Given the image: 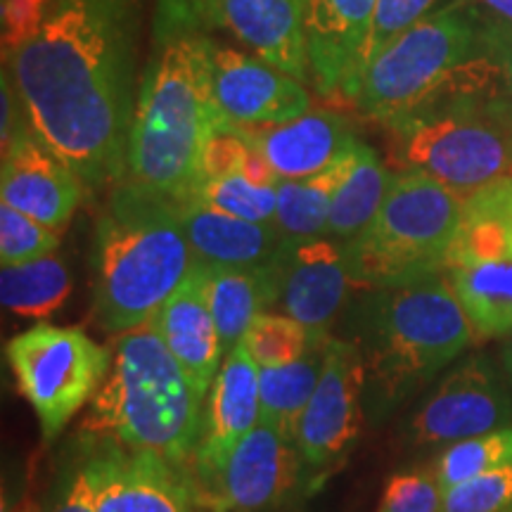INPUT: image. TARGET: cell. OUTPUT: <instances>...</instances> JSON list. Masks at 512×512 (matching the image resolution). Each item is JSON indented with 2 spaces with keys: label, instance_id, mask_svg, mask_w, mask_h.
I'll use <instances>...</instances> for the list:
<instances>
[{
  "label": "cell",
  "instance_id": "obj_2",
  "mask_svg": "<svg viewBox=\"0 0 512 512\" xmlns=\"http://www.w3.org/2000/svg\"><path fill=\"white\" fill-rule=\"evenodd\" d=\"M394 157L458 195L512 178V110L503 67L489 53L458 69L439 91L387 121Z\"/></svg>",
  "mask_w": 512,
  "mask_h": 512
},
{
  "label": "cell",
  "instance_id": "obj_37",
  "mask_svg": "<svg viewBox=\"0 0 512 512\" xmlns=\"http://www.w3.org/2000/svg\"><path fill=\"white\" fill-rule=\"evenodd\" d=\"M100 444L86 439V451L64 472L48 512H98Z\"/></svg>",
  "mask_w": 512,
  "mask_h": 512
},
{
  "label": "cell",
  "instance_id": "obj_18",
  "mask_svg": "<svg viewBox=\"0 0 512 512\" xmlns=\"http://www.w3.org/2000/svg\"><path fill=\"white\" fill-rule=\"evenodd\" d=\"M207 29H226L280 72L311 81L306 0H209Z\"/></svg>",
  "mask_w": 512,
  "mask_h": 512
},
{
  "label": "cell",
  "instance_id": "obj_5",
  "mask_svg": "<svg viewBox=\"0 0 512 512\" xmlns=\"http://www.w3.org/2000/svg\"><path fill=\"white\" fill-rule=\"evenodd\" d=\"M195 266L174 202L119 183L95 223L93 309L110 335L157 316Z\"/></svg>",
  "mask_w": 512,
  "mask_h": 512
},
{
  "label": "cell",
  "instance_id": "obj_16",
  "mask_svg": "<svg viewBox=\"0 0 512 512\" xmlns=\"http://www.w3.org/2000/svg\"><path fill=\"white\" fill-rule=\"evenodd\" d=\"M83 183L76 171L36 136L22 133L0 164V202L43 226L62 230L79 209Z\"/></svg>",
  "mask_w": 512,
  "mask_h": 512
},
{
  "label": "cell",
  "instance_id": "obj_10",
  "mask_svg": "<svg viewBox=\"0 0 512 512\" xmlns=\"http://www.w3.org/2000/svg\"><path fill=\"white\" fill-rule=\"evenodd\" d=\"M366 415V363L354 339L332 337L318 387L299 420L294 444L304 463L306 496L347 463Z\"/></svg>",
  "mask_w": 512,
  "mask_h": 512
},
{
  "label": "cell",
  "instance_id": "obj_24",
  "mask_svg": "<svg viewBox=\"0 0 512 512\" xmlns=\"http://www.w3.org/2000/svg\"><path fill=\"white\" fill-rule=\"evenodd\" d=\"M448 283L456 292L475 337L512 335V252L451 266Z\"/></svg>",
  "mask_w": 512,
  "mask_h": 512
},
{
  "label": "cell",
  "instance_id": "obj_41",
  "mask_svg": "<svg viewBox=\"0 0 512 512\" xmlns=\"http://www.w3.org/2000/svg\"><path fill=\"white\" fill-rule=\"evenodd\" d=\"M472 5H479V8L489 10L494 19H501V22L512 24V0H470Z\"/></svg>",
  "mask_w": 512,
  "mask_h": 512
},
{
  "label": "cell",
  "instance_id": "obj_3",
  "mask_svg": "<svg viewBox=\"0 0 512 512\" xmlns=\"http://www.w3.org/2000/svg\"><path fill=\"white\" fill-rule=\"evenodd\" d=\"M354 342L366 363V411L389 418L475 339L444 273L368 290L354 313Z\"/></svg>",
  "mask_w": 512,
  "mask_h": 512
},
{
  "label": "cell",
  "instance_id": "obj_21",
  "mask_svg": "<svg viewBox=\"0 0 512 512\" xmlns=\"http://www.w3.org/2000/svg\"><path fill=\"white\" fill-rule=\"evenodd\" d=\"M247 128L280 183L316 176L361 143L349 121L335 112H306L287 124Z\"/></svg>",
  "mask_w": 512,
  "mask_h": 512
},
{
  "label": "cell",
  "instance_id": "obj_23",
  "mask_svg": "<svg viewBox=\"0 0 512 512\" xmlns=\"http://www.w3.org/2000/svg\"><path fill=\"white\" fill-rule=\"evenodd\" d=\"M209 306L219 328L223 351H233L245 339L259 313L278 302L275 261L261 268H207Z\"/></svg>",
  "mask_w": 512,
  "mask_h": 512
},
{
  "label": "cell",
  "instance_id": "obj_11",
  "mask_svg": "<svg viewBox=\"0 0 512 512\" xmlns=\"http://www.w3.org/2000/svg\"><path fill=\"white\" fill-rule=\"evenodd\" d=\"M195 505L214 512H275L306 494L304 463L290 437L261 420L207 482L192 486Z\"/></svg>",
  "mask_w": 512,
  "mask_h": 512
},
{
  "label": "cell",
  "instance_id": "obj_33",
  "mask_svg": "<svg viewBox=\"0 0 512 512\" xmlns=\"http://www.w3.org/2000/svg\"><path fill=\"white\" fill-rule=\"evenodd\" d=\"M57 247H60L57 230L0 202V264H27L41 256L55 254Z\"/></svg>",
  "mask_w": 512,
  "mask_h": 512
},
{
  "label": "cell",
  "instance_id": "obj_39",
  "mask_svg": "<svg viewBox=\"0 0 512 512\" xmlns=\"http://www.w3.org/2000/svg\"><path fill=\"white\" fill-rule=\"evenodd\" d=\"M55 0H0V24H3V53H15L46 24Z\"/></svg>",
  "mask_w": 512,
  "mask_h": 512
},
{
  "label": "cell",
  "instance_id": "obj_15",
  "mask_svg": "<svg viewBox=\"0 0 512 512\" xmlns=\"http://www.w3.org/2000/svg\"><path fill=\"white\" fill-rule=\"evenodd\" d=\"M261 422L259 366L240 342L223 358V366L204 399L202 432L190 460V484L214 475L235 446Z\"/></svg>",
  "mask_w": 512,
  "mask_h": 512
},
{
  "label": "cell",
  "instance_id": "obj_40",
  "mask_svg": "<svg viewBox=\"0 0 512 512\" xmlns=\"http://www.w3.org/2000/svg\"><path fill=\"white\" fill-rule=\"evenodd\" d=\"M484 48L503 67L512 110V24L484 17Z\"/></svg>",
  "mask_w": 512,
  "mask_h": 512
},
{
  "label": "cell",
  "instance_id": "obj_36",
  "mask_svg": "<svg viewBox=\"0 0 512 512\" xmlns=\"http://www.w3.org/2000/svg\"><path fill=\"white\" fill-rule=\"evenodd\" d=\"M377 512H444V489L434 467L396 472L384 486Z\"/></svg>",
  "mask_w": 512,
  "mask_h": 512
},
{
  "label": "cell",
  "instance_id": "obj_7",
  "mask_svg": "<svg viewBox=\"0 0 512 512\" xmlns=\"http://www.w3.org/2000/svg\"><path fill=\"white\" fill-rule=\"evenodd\" d=\"M463 209L465 197L430 176H394L375 221L344 242L354 285L377 290L444 273Z\"/></svg>",
  "mask_w": 512,
  "mask_h": 512
},
{
  "label": "cell",
  "instance_id": "obj_32",
  "mask_svg": "<svg viewBox=\"0 0 512 512\" xmlns=\"http://www.w3.org/2000/svg\"><path fill=\"white\" fill-rule=\"evenodd\" d=\"M441 0H375L373 15H370V27L366 34V43L361 50V79L370 67V62L389 48L396 38H401L408 29L420 24L422 19L430 17L444 5ZM361 88V83H358Z\"/></svg>",
  "mask_w": 512,
  "mask_h": 512
},
{
  "label": "cell",
  "instance_id": "obj_27",
  "mask_svg": "<svg viewBox=\"0 0 512 512\" xmlns=\"http://www.w3.org/2000/svg\"><path fill=\"white\" fill-rule=\"evenodd\" d=\"M356 150L316 176L299 178V181H283L278 185V211H275L273 223L285 238L309 240L328 235L332 200H335L337 188L351 169Z\"/></svg>",
  "mask_w": 512,
  "mask_h": 512
},
{
  "label": "cell",
  "instance_id": "obj_14",
  "mask_svg": "<svg viewBox=\"0 0 512 512\" xmlns=\"http://www.w3.org/2000/svg\"><path fill=\"white\" fill-rule=\"evenodd\" d=\"M211 86L219 112L238 126L287 124L311 112L304 81L235 48L214 46Z\"/></svg>",
  "mask_w": 512,
  "mask_h": 512
},
{
  "label": "cell",
  "instance_id": "obj_6",
  "mask_svg": "<svg viewBox=\"0 0 512 512\" xmlns=\"http://www.w3.org/2000/svg\"><path fill=\"white\" fill-rule=\"evenodd\" d=\"M204 396L145 323L114 337L112 368L93 396L81 432L126 451L157 453L188 472L202 432Z\"/></svg>",
  "mask_w": 512,
  "mask_h": 512
},
{
  "label": "cell",
  "instance_id": "obj_1",
  "mask_svg": "<svg viewBox=\"0 0 512 512\" xmlns=\"http://www.w3.org/2000/svg\"><path fill=\"white\" fill-rule=\"evenodd\" d=\"M131 0H55L41 29L5 57L36 136L88 188L126 176L131 133Z\"/></svg>",
  "mask_w": 512,
  "mask_h": 512
},
{
  "label": "cell",
  "instance_id": "obj_19",
  "mask_svg": "<svg viewBox=\"0 0 512 512\" xmlns=\"http://www.w3.org/2000/svg\"><path fill=\"white\" fill-rule=\"evenodd\" d=\"M100 444L98 512H190L195 494L188 472L157 453Z\"/></svg>",
  "mask_w": 512,
  "mask_h": 512
},
{
  "label": "cell",
  "instance_id": "obj_28",
  "mask_svg": "<svg viewBox=\"0 0 512 512\" xmlns=\"http://www.w3.org/2000/svg\"><path fill=\"white\" fill-rule=\"evenodd\" d=\"M69 292L72 273L57 252L27 264L3 266L0 271L3 306L22 318L46 320L67 302Z\"/></svg>",
  "mask_w": 512,
  "mask_h": 512
},
{
  "label": "cell",
  "instance_id": "obj_20",
  "mask_svg": "<svg viewBox=\"0 0 512 512\" xmlns=\"http://www.w3.org/2000/svg\"><path fill=\"white\" fill-rule=\"evenodd\" d=\"M159 335L178 366L185 370L197 394L207 399L211 384L223 366V351L219 328L209 306L207 271L195 264L176 292L166 299V304L152 318Z\"/></svg>",
  "mask_w": 512,
  "mask_h": 512
},
{
  "label": "cell",
  "instance_id": "obj_9",
  "mask_svg": "<svg viewBox=\"0 0 512 512\" xmlns=\"http://www.w3.org/2000/svg\"><path fill=\"white\" fill-rule=\"evenodd\" d=\"M17 387L34 408L43 441L60 437L67 422L93 401L112 368L110 349L76 328L38 323L5 347Z\"/></svg>",
  "mask_w": 512,
  "mask_h": 512
},
{
  "label": "cell",
  "instance_id": "obj_30",
  "mask_svg": "<svg viewBox=\"0 0 512 512\" xmlns=\"http://www.w3.org/2000/svg\"><path fill=\"white\" fill-rule=\"evenodd\" d=\"M188 200L245 221L273 223L278 211V185H259L245 174H233L197 183Z\"/></svg>",
  "mask_w": 512,
  "mask_h": 512
},
{
  "label": "cell",
  "instance_id": "obj_8",
  "mask_svg": "<svg viewBox=\"0 0 512 512\" xmlns=\"http://www.w3.org/2000/svg\"><path fill=\"white\" fill-rule=\"evenodd\" d=\"M484 53V15L470 0H453L370 62L354 105L387 124L415 110L463 64Z\"/></svg>",
  "mask_w": 512,
  "mask_h": 512
},
{
  "label": "cell",
  "instance_id": "obj_29",
  "mask_svg": "<svg viewBox=\"0 0 512 512\" xmlns=\"http://www.w3.org/2000/svg\"><path fill=\"white\" fill-rule=\"evenodd\" d=\"M512 463V425L479 434V437L446 446L437 458L434 472L441 489L448 491L465 479Z\"/></svg>",
  "mask_w": 512,
  "mask_h": 512
},
{
  "label": "cell",
  "instance_id": "obj_31",
  "mask_svg": "<svg viewBox=\"0 0 512 512\" xmlns=\"http://www.w3.org/2000/svg\"><path fill=\"white\" fill-rule=\"evenodd\" d=\"M320 330H311L283 313H259L242 342L259 368H280L299 361Z\"/></svg>",
  "mask_w": 512,
  "mask_h": 512
},
{
  "label": "cell",
  "instance_id": "obj_38",
  "mask_svg": "<svg viewBox=\"0 0 512 512\" xmlns=\"http://www.w3.org/2000/svg\"><path fill=\"white\" fill-rule=\"evenodd\" d=\"M209 0H157L155 38L169 43L185 36H202L207 29Z\"/></svg>",
  "mask_w": 512,
  "mask_h": 512
},
{
  "label": "cell",
  "instance_id": "obj_42",
  "mask_svg": "<svg viewBox=\"0 0 512 512\" xmlns=\"http://www.w3.org/2000/svg\"><path fill=\"white\" fill-rule=\"evenodd\" d=\"M503 370H505V380H508L512 389V335H508V342H505L503 347Z\"/></svg>",
  "mask_w": 512,
  "mask_h": 512
},
{
  "label": "cell",
  "instance_id": "obj_25",
  "mask_svg": "<svg viewBox=\"0 0 512 512\" xmlns=\"http://www.w3.org/2000/svg\"><path fill=\"white\" fill-rule=\"evenodd\" d=\"M332 332L320 330L311 349L299 361L280 368H259L261 420L273 425L294 441L299 420L316 392L320 373L325 366Z\"/></svg>",
  "mask_w": 512,
  "mask_h": 512
},
{
  "label": "cell",
  "instance_id": "obj_43",
  "mask_svg": "<svg viewBox=\"0 0 512 512\" xmlns=\"http://www.w3.org/2000/svg\"><path fill=\"white\" fill-rule=\"evenodd\" d=\"M505 512H512V508H508V510H505Z\"/></svg>",
  "mask_w": 512,
  "mask_h": 512
},
{
  "label": "cell",
  "instance_id": "obj_26",
  "mask_svg": "<svg viewBox=\"0 0 512 512\" xmlns=\"http://www.w3.org/2000/svg\"><path fill=\"white\" fill-rule=\"evenodd\" d=\"M392 178L373 147L366 143L358 145L351 169L332 200L328 235L339 242H349L361 235L382 209Z\"/></svg>",
  "mask_w": 512,
  "mask_h": 512
},
{
  "label": "cell",
  "instance_id": "obj_17",
  "mask_svg": "<svg viewBox=\"0 0 512 512\" xmlns=\"http://www.w3.org/2000/svg\"><path fill=\"white\" fill-rule=\"evenodd\" d=\"M373 8L375 0H306L311 83L325 98L356 100Z\"/></svg>",
  "mask_w": 512,
  "mask_h": 512
},
{
  "label": "cell",
  "instance_id": "obj_13",
  "mask_svg": "<svg viewBox=\"0 0 512 512\" xmlns=\"http://www.w3.org/2000/svg\"><path fill=\"white\" fill-rule=\"evenodd\" d=\"M278 306L311 330H330L347 306L354 285L347 259V245L339 240L309 238L287 240L275 259Z\"/></svg>",
  "mask_w": 512,
  "mask_h": 512
},
{
  "label": "cell",
  "instance_id": "obj_12",
  "mask_svg": "<svg viewBox=\"0 0 512 512\" xmlns=\"http://www.w3.org/2000/svg\"><path fill=\"white\" fill-rule=\"evenodd\" d=\"M512 425V389L489 356L453 366L415 408L403 437L413 446H451Z\"/></svg>",
  "mask_w": 512,
  "mask_h": 512
},
{
  "label": "cell",
  "instance_id": "obj_22",
  "mask_svg": "<svg viewBox=\"0 0 512 512\" xmlns=\"http://www.w3.org/2000/svg\"><path fill=\"white\" fill-rule=\"evenodd\" d=\"M195 264L207 268H261L273 264L287 240L275 223H254L200 202L176 204Z\"/></svg>",
  "mask_w": 512,
  "mask_h": 512
},
{
  "label": "cell",
  "instance_id": "obj_34",
  "mask_svg": "<svg viewBox=\"0 0 512 512\" xmlns=\"http://www.w3.org/2000/svg\"><path fill=\"white\" fill-rule=\"evenodd\" d=\"M252 147L254 143L247 126H238L230 119L221 117L202 145L200 164H197V183L242 174Z\"/></svg>",
  "mask_w": 512,
  "mask_h": 512
},
{
  "label": "cell",
  "instance_id": "obj_4",
  "mask_svg": "<svg viewBox=\"0 0 512 512\" xmlns=\"http://www.w3.org/2000/svg\"><path fill=\"white\" fill-rule=\"evenodd\" d=\"M214 43L185 36L164 43L140 86L121 183L181 204L197 183L200 152L223 114L211 86Z\"/></svg>",
  "mask_w": 512,
  "mask_h": 512
},
{
  "label": "cell",
  "instance_id": "obj_35",
  "mask_svg": "<svg viewBox=\"0 0 512 512\" xmlns=\"http://www.w3.org/2000/svg\"><path fill=\"white\" fill-rule=\"evenodd\" d=\"M512 508V463L444 491V512H505Z\"/></svg>",
  "mask_w": 512,
  "mask_h": 512
}]
</instances>
